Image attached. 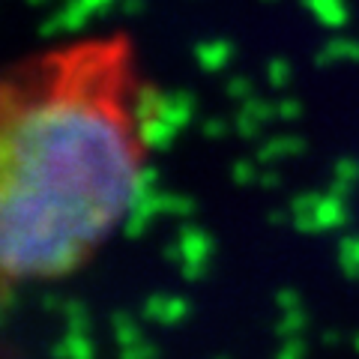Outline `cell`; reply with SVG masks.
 Segmentation results:
<instances>
[{
    "instance_id": "6da1fadb",
    "label": "cell",
    "mask_w": 359,
    "mask_h": 359,
    "mask_svg": "<svg viewBox=\"0 0 359 359\" xmlns=\"http://www.w3.org/2000/svg\"><path fill=\"white\" fill-rule=\"evenodd\" d=\"M153 123L126 30L54 42L0 72V282H60L120 233Z\"/></svg>"
}]
</instances>
